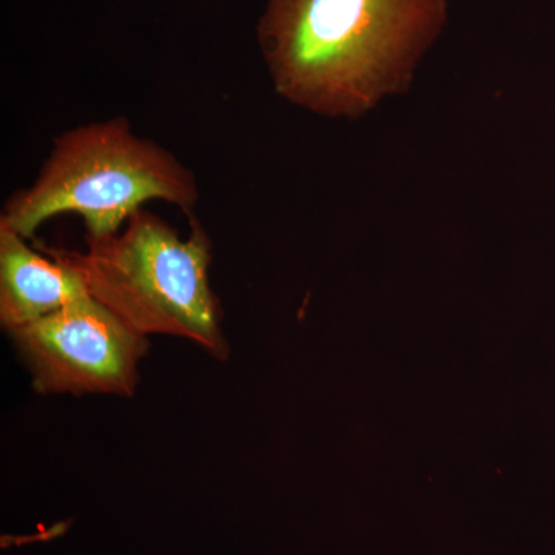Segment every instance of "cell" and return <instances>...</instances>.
I'll list each match as a JSON object with an SVG mask.
<instances>
[{"mask_svg": "<svg viewBox=\"0 0 555 555\" xmlns=\"http://www.w3.org/2000/svg\"><path fill=\"white\" fill-rule=\"evenodd\" d=\"M444 21L447 0H266L257 33L281 98L353 118L408 86Z\"/></svg>", "mask_w": 555, "mask_h": 555, "instance_id": "1", "label": "cell"}, {"mask_svg": "<svg viewBox=\"0 0 555 555\" xmlns=\"http://www.w3.org/2000/svg\"><path fill=\"white\" fill-rule=\"evenodd\" d=\"M155 199L192 218L199 199L195 175L169 150L138 137L129 119L113 118L54 138L39 177L10 196L0 221L31 240L50 218L75 214L87 240H104Z\"/></svg>", "mask_w": 555, "mask_h": 555, "instance_id": "2", "label": "cell"}, {"mask_svg": "<svg viewBox=\"0 0 555 555\" xmlns=\"http://www.w3.org/2000/svg\"><path fill=\"white\" fill-rule=\"evenodd\" d=\"M189 219L182 240L169 222L139 208L116 235L87 240L86 251L51 248L82 273L91 297L138 334L185 338L224 360L221 306L208 280L210 236Z\"/></svg>", "mask_w": 555, "mask_h": 555, "instance_id": "3", "label": "cell"}, {"mask_svg": "<svg viewBox=\"0 0 555 555\" xmlns=\"http://www.w3.org/2000/svg\"><path fill=\"white\" fill-rule=\"evenodd\" d=\"M9 334L43 396H133L149 350L147 337L91 295Z\"/></svg>", "mask_w": 555, "mask_h": 555, "instance_id": "4", "label": "cell"}, {"mask_svg": "<svg viewBox=\"0 0 555 555\" xmlns=\"http://www.w3.org/2000/svg\"><path fill=\"white\" fill-rule=\"evenodd\" d=\"M33 250L16 230L0 221V323L7 332L35 323L89 297L82 273L53 248Z\"/></svg>", "mask_w": 555, "mask_h": 555, "instance_id": "5", "label": "cell"}]
</instances>
